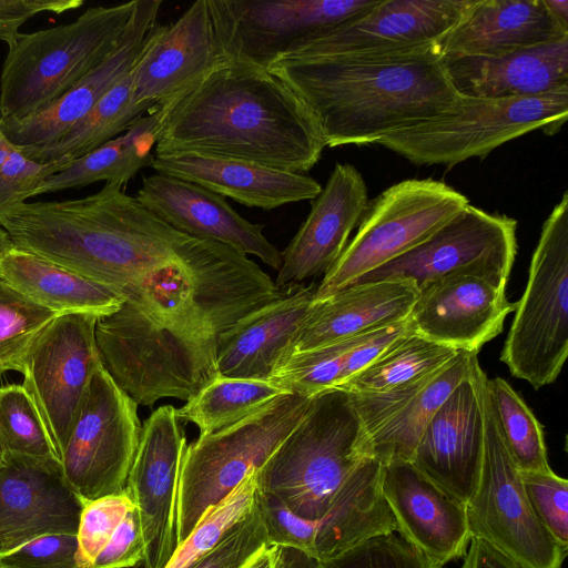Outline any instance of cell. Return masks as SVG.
<instances>
[{
	"label": "cell",
	"mask_w": 568,
	"mask_h": 568,
	"mask_svg": "<svg viewBox=\"0 0 568 568\" xmlns=\"http://www.w3.org/2000/svg\"><path fill=\"white\" fill-rule=\"evenodd\" d=\"M61 163H40L27 158L0 128V224L18 206L36 195L42 182Z\"/></svg>",
	"instance_id": "44"
},
{
	"label": "cell",
	"mask_w": 568,
	"mask_h": 568,
	"mask_svg": "<svg viewBox=\"0 0 568 568\" xmlns=\"http://www.w3.org/2000/svg\"><path fill=\"white\" fill-rule=\"evenodd\" d=\"M368 435L349 393L311 397L294 429L256 471V490L308 520L321 518L366 458Z\"/></svg>",
	"instance_id": "4"
},
{
	"label": "cell",
	"mask_w": 568,
	"mask_h": 568,
	"mask_svg": "<svg viewBox=\"0 0 568 568\" xmlns=\"http://www.w3.org/2000/svg\"><path fill=\"white\" fill-rule=\"evenodd\" d=\"M0 277L59 315L87 313L101 317L124 302L113 288L18 247L2 261Z\"/></svg>",
	"instance_id": "33"
},
{
	"label": "cell",
	"mask_w": 568,
	"mask_h": 568,
	"mask_svg": "<svg viewBox=\"0 0 568 568\" xmlns=\"http://www.w3.org/2000/svg\"><path fill=\"white\" fill-rule=\"evenodd\" d=\"M0 445L4 455L59 460L42 417L22 385L0 387Z\"/></svg>",
	"instance_id": "42"
},
{
	"label": "cell",
	"mask_w": 568,
	"mask_h": 568,
	"mask_svg": "<svg viewBox=\"0 0 568 568\" xmlns=\"http://www.w3.org/2000/svg\"><path fill=\"white\" fill-rule=\"evenodd\" d=\"M382 466L374 457L363 460L331 508L314 520L292 514L256 490L255 503L270 544L297 549L322 561L367 538L396 532L394 517L382 495Z\"/></svg>",
	"instance_id": "15"
},
{
	"label": "cell",
	"mask_w": 568,
	"mask_h": 568,
	"mask_svg": "<svg viewBox=\"0 0 568 568\" xmlns=\"http://www.w3.org/2000/svg\"><path fill=\"white\" fill-rule=\"evenodd\" d=\"M58 315L0 277V374L22 373L32 345Z\"/></svg>",
	"instance_id": "41"
},
{
	"label": "cell",
	"mask_w": 568,
	"mask_h": 568,
	"mask_svg": "<svg viewBox=\"0 0 568 568\" xmlns=\"http://www.w3.org/2000/svg\"><path fill=\"white\" fill-rule=\"evenodd\" d=\"M77 535L51 534L0 558L19 568H79L77 562Z\"/></svg>",
	"instance_id": "48"
},
{
	"label": "cell",
	"mask_w": 568,
	"mask_h": 568,
	"mask_svg": "<svg viewBox=\"0 0 568 568\" xmlns=\"http://www.w3.org/2000/svg\"><path fill=\"white\" fill-rule=\"evenodd\" d=\"M381 489L396 532L419 552L442 566L465 556L471 539L465 505L412 462L383 464Z\"/></svg>",
	"instance_id": "24"
},
{
	"label": "cell",
	"mask_w": 568,
	"mask_h": 568,
	"mask_svg": "<svg viewBox=\"0 0 568 568\" xmlns=\"http://www.w3.org/2000/svg\"><path fill=\"white\" fill-rule=\"evenodd\" d=\"M418 294L412 280L389 278L355 283L312 302L281 359L405 322Z\"/></svg>",
	"instance_id": "27"
},
{
	"label": "cell",
	"mask_w": 568,
	"mask_h": 568,
	"mask_svg": "<svg viewBox=\"0 0 568 568\" xmlns=\"http://www.w3.org/2000/svg\"><path fill=\"white\" fill-rule=\"evenodd\" d=\"M82 0H0V41L8 45L20 34V27L40 13H55L78 9Z\"/></svg>",
	"instance_id": "50"
},
{
	"label": "cell",
	"mask_w": 568,
	"mask_h": 568,
	"mask_svg": "<svg viewBox=\"0 0 568 568\" xmlns=\"http://www.w3.org/2000/svg\"><path fill=\"white\" fill-rule=\"evenodd\" d=\"M133 507L125 491L83 501L77 531L79 568H91L97 556Z\"/></svg>",
	"instance_id": "45"
},
{
	"label": "cell",
	"mask_w": 568,
	"mask_h": 568,
	"mask_svg": "<svg viewBox=\"0 0 568 568\" xmlns=\"http://www.w3.org/2000/svg\"><path fill=\"white\" fill-rule=\"evenodd\" d=\"M256 471L205 514L190 535L179 544L164 568H191L252 509L256 493Z\"/></svg>",
	"instance_id": "43"
},
{
	"label": "cell",
	"mask_w": 568,
	"mask_h": 568,
	"mask_svg": "<svg viewBox=\"0 0 568 568\" xmlns=\"http://www.w3.org/2000/svg\"><path fill=\"white\" fill-rule=\"evenodd\" d=\"M16 247L9 233L0 226V265L4 257Z\"/></svg>",
	"instance_id": "54"
},
{
	"label": "cell",
	"mask_w": 568,
	"mask_h": 568,
	"mask_svg": "<svg viewBox=\"0 0 568 568\" xmlns=\"http://www.w3.org/2000/svg\"><path fill=\"white\" fill-rule=\"evenodd\" d=\"M135 199L179 232L254 255L275 271L281 266V251L264 236V225L248 222L203 186L155 172L142 179Z\"/></svg>",
	"instance_id": "25"
},
{
	"label": "cell",
	"mask_w": 568,
	"mask_h": 568,
	"mask_svg": "<svg viewBox=\"0 0 568 568\" xmlns=\"http://www.w3.org/2000/svg\"><path fill=\"white\" fill-rule=\"evenodd\" d=\"M150 166L156 173L197 184L245 206L266 211L313 200L322 190L315 179L305 174L194 153L153 155Z\"/></svg>",
	"instance_id": "29"
},
{
	"label": "cell",
	"mask_w": 568,
	"mask_h": 568,
	"mask_svg": "<svg viewBox=\"0 0 568 568\" xmlns=\"http://www.w3.org/2000/svg\"><path fill=\"white\" fill-rule=\"evenodd\" d=\"M16 247L72 270L138 304L159 301L186 268L221 265L215 241L179 232L122 187L64 201L26 202L0 224Z\"/></svg>",
	"instance_id": "1"
},
{
	"label": "cell",
	"mask_w": 568,
	"mask_h": 568,
	"mask_svg": "<svg viewBox=\"0 0 568 568\" xmlns=\"http://www.w3.org/2000/svg\"><path fill=\"white\" fill-rule=\"evenodd\" d=\"M383 0H207L223 60L262 70L300 43L361 18Z\"/></svg>",
	"instance_id": "11"
},
{
	"label": "cell",
	"mask_w": 568,
	"mask_h": 568,
	"mask_svg": "<svg viewBox=\"0 0 568 568\" xmlns=\"http://www.w3.org/2000/svg\"><path fill=\"white\" fill-rule=\"evenodd\" d=\"M144 542L133 507L94 559L91 568H131L143 562Z\"/></svg>",
	"instance_id": "49"
},
{
	"label": "cell",
	"mask_w": 568,
	"mask_h": 568,
	"mask_svg": "<svg viewBox=\"0 0 568 568\" xmlns=\"http://www.w3.org/2000/svg\"><path fill=\"white\" fill-rule=\"evenodd\" d=\"M161 0H138L126 28L108 58L59 99L33 114L0 119L6 138L28 155L60 140L134 67L162 6Z\"/></svg>",
	"instance_id": "21"
},
{
	"label": "cell",
	"mask_w": 568,
	"mask_h": 568,
	"mask_svg": "<svg viewBox=\"0 0 568 568\" xmlns=\"http://www.w3.org/2000/svg\"><path fill=\"white\" fill-rule=\"evenodd\" d=\"M468 204L464 194L433 179H408L390 185L368 202L355 236L324 274L312 302L407 253Z\"/></svg>",
	"instance_id": "10"
},
{
	"label": "cell",
	"mask_w": 568,
	"mask_h": 568,
	"mask_svg": "<svg viewBox=\"0 0 568 568\" xmlns=\"http://www.w3.org/2000/svg\"><path fill=\"white\" fill-rule=\"evenodd\" d=\"M550 13L568 28V0H544Z\"/></svg>",
	"instance_id": "53"
},
{
	"label": "cell",
	"mask_w": 568,
	"mask_h": 568,
	"mask_svg": "<svg viewBox=\"0 0 568 568\" xmlns=\"http://www.w3.org/2000/svg\"><path fill=\"white\" fill-rule=\"evenodd\" d=\"M3 460H4V453H3V449H2V447L0 445V466L2 465Z\"/></svg>",
	"instance_id": "56"
},
{
	"label": "cell",
	"mask_w": 568,
	"mask_h": 568,
	"mask_svg": "<svg viewBox=\"0 0 568 568\" xmlns=\"http://www.w3.org/2000/svg\"><path fill=\"white\" fill-rule=\"evenodd\" d=\"M488 395L500 438L514 464L523 471H548L542 426L510 384L488 378Z\"/></svg>",
	"instance_id": "39"
},
{
	"label": "cell",
	"mask_w": 568,
	"mask_h": 568,
	"mask_svg": "<svg viewBox=\"0 0 568 568\" xmlns=\"http://www.w3.org/2000/svg\"><path fill=\"white\" fill-rule=\"evenodd\" d=\"M160 129L158 109L135 120L121 135L98 149L60 165L37 190L36 195L52 193L105 181L122 187L153 160Z\"/></svg>",
	"instance_id": "34"
},
{
	"label": "cell",
	"mask_w": 568,
	"mask_h": 568,
	"mask_svg": "<svg viewBox=\"0 0 568 568\" xmlns=\"http://www.w3.org/2000/svg\"><path fill=\"white\" fill-rule=\"evenodd\" d=\"M465 508L471 537L489 542L527 568H561L568 548L549 534L531 509L519 469L500 438L488 381L483 463Z\"/></svg>",
	"instance_id": "13"
},
{
	"label": "cell",
	"mask_w": 568,
	"mask_h": 568,
	"mask_svg": "<svg viewBox=\"0 0 568 568\" xmlns=\"http://www.w3.org/2000/svg\"><path fill=\"white\" fill-rule=\"evenodd\" d=\"M276 545L266 544L255 551L241 568H275Z\"/></svg>",
	"instance_id": "52"
},
{
	"label": "cell",
	"mask_w": 568,
	"mask_h": 568,
	"mask_svg": "<svg viewBox=\"0 0 568 568\" xmlns=\"http://www.w3.org/2000/svg\"><path fill=\"white\" fill-rule=\"evenodd\" d=\"M94 334L103 368L138 405L187 402L219 376L217 337L160 325L125 300L97 320Z\"/></svg>",
	"instance_id": "6"
},
{
	"label": "cell",
	"mask_w": 568,
	"mask_h": 568,
	"mask_svg": "<svg viewBox=\"0 0 568 568\" xmlns=\"http://www.w3.org/2000/svg\"><path fill=\"white\" fill-rule=\"evenodd\" d=\"M515 307L505 288L475 275L456 274L422 287L407 322L414 333L432 342L478 354L501 333Z\"/></svg>",
	"instance_id": "23"
},
{
	"label": "cell",
	"mask_w": 568,
	"mask_h": 568,
	"mask_svg": "<svg viewBox=\"0 0 568 568\" xmlns=\"http://www.w3.org/2000/svg\"><path fill=\"white\" fill-rule=\"evenodd\" d=\"M413 332L405 322L283 357L268 378L288 393L312 397L338 388L386 347Z\"/></svg>",
	"instance_id": "32"
},
{
	"label": "cell",
	"mask_w": 568,
	"mask_h": 568,
	"mask_svg": "<svg viewBox=\"0 0 568 568\" xmlns=\"http://www.w3.org/2000/svg\"><path fill=\"white\" fill-rule=\"evenodd\" d=\"M477 353L460 351L437 369L426 384L369 436L372 457L382 465L412 462L418 442L442 404L468 375Z\"/></svg>",
	"instance_id": "35"
},
{
	"label": "cell",
	"mask_w": 568,
	"mask_h": 568,
	"mask_svg": "<svg viewBox=\"0 0 568 568\" xmlns=\"http://www.w3.org/2000/svg\"><path fill=\"white\" fill-rule=\"evenodd\" d=\"M568 115V87L527 98L464 97L446 113L390 132L377 144L418 165L455 166L542 128L558 131Z\"/></svg>",
	"instance_id": "7"
},
{
	"label": "cell",
	"mask_w": 568,
	"mask_h": 568,
	"mask_svg": "<svg viewBox=\"0 0 568 568\" xmlns=\"http://www.w3.org/2000/svg\"><path fill=\"white\" fill-rule=\"evenodd\" d=\"M153 155L194 153L305 174L325 142L298 97L268 70L222 60L158 109Z\"/></svg>",
	"instance_id": "2"
},
{
	"label": "cell",
	"mask_w": 568,
	"mask_h": 568,
	"mask_svg": "<svg viewBox=\"0 0 568 568\" xmlns=\"http://www.w3.org/2000/svg\"><path fill=\"white\" fill-rule=\"evenodd\" d=\"M316 286L293 284L264 306L248 313L216 339L217 374L268 381L303 323Z\"/></svg>",
	"instance_id": "28"
},
{
	"label": "cell",
	"mask_w": 568,
	"mask_h": 568,
	"mask_svg": "<svg viewBox=\"0 0 568 568\" xmlns=\"http://www.w3.org/2000/svg\"><path fill=\"white\" fill-rule=\"evenodd\" d=\"M0 568H19V567H16V566H12V565H8L3 561L0 560Z\"/></svg>",
	"instance_id": "55"
},
{
	"label": "cell",
	"mask_w": 568,
	"mask_h": 568,
	"mask_svg": "<svg viewBox=\"0 0 568 568\" xmlns=\"http://www.w3.org/2000/svg\"><path fill=\"white\" fill-rule=\"evenodd\" d=\"M311 397L284 394L243 420L186 445L176 504V541L260 469L305 414Z\"/></svg>",
	"instance_id": "8"
},
{
	"label": "cell",
	"mask_w": 568,
	"mask_h": 568,
	"mask_svg": "<svg viewBox=\"0 0 568 568\" xmlns=\"http://www.w3.org/2000/svg\"><path fill=\"white\" fill-rule=\"evenodd\" d=\"M443 60L464 97L527 98L568 87V37L499 55Z\"/></svg>",
	"instance_id": "31"
},
{
	"label": "cell",
	"mask_w": 568,
	"mask_h": 568,
	"mask_svg": "<svg viewBox=\"0 0 568 568\" xmlns=\"http://www.w3.org/2000/svg\"><path fill=\"white\" fill-rule=\"evenodd\" d=\"M367 186L352 164L336 163L306 220L281 252L275 286L283 288L325 274L345 250L368 204Z\"/></svg>",
	"instance_id": "26"
},
{
	"label": "cell",
	"mask_w": 568,
	"mask_h": 568,
	"mask_svg": "<svg viewBox=\"0 0 568 568\" xmlns=\"http://www.w3.org/2000/svg\"><path fill=\"white\" fill-rule=\"evenodd\" d=\"M487 381L477 356L426 426L412 460L464 505L475 490L483 463Z\"/></svg>",
	"instance_id": "19"
},
{
	"label": "cell",
	"mask_w": 568,
	"mask_h": 568,
	"mask_svg": "<svg viewBox=\"0 0 568 568\" xmlns=\"http://www.w3.org/2000/svg\"><path fill=\"white\" fill-rule=\"evenodd\" d=\"M460 568H527L489 542L471 537Z\"/></svg>",
	"instance_id": "51"
},
{
	"label": "cell",
	"mask_w": 568,
	"mask_h": 568,
	"mask_svg": "<svg viewBox=\"0 0 568 568\" xmlns=\"http://www.w3.org/2000/svg\"><path fill=\"white\" fill-rule=\"evenodd\" d=\"M267 70L305 104L329 148L377 144L463 100L439 47L371 58L278 59Z\"/></svg>",
	"instance_id": "3"
},
{
	"label": "cell",
	"mask_w": 568,
	"mask_h": 568,
	"mask_svg": "<svg viewBox=\"0 0 568 568\" xmlns=\"http://www.w3.org/2000/svg\"><path fill=\"white\" fill-rule=\"evenodd\" d=\"M568 37L544 0H474L439 43L443 58L491 57Z\"/></svg>",
	"instance_id": "30"
},
{
	"label": "cell",
	"mask_w": 568,
	"mask_h": 568,
	"mask_svg": "<svg viewBox=\"0 0 568 568\" xmlns=\"http://www.w3.org/2000/svg\"><path fill=\"white\" fill-rule=\"evenodd\" d=\"M516 231L515 219L469 203L423 243L355 283L405 278L420 290L435 280L467 274L506 290L517 254Z\"/></svg>",
	"instance_id": "14"
},
{
	"label": "cell",
	"mask_w": 568,
	"mask_h": 568,
	"mask_svg": "<svg viewBox=\"0 0 568 568\" xmlns=\"http://www.w3.org/2000/svg\"><path fill=\"white\" fill-rule=\"evenodd\" d=\"M83 500L59 460L4 455L0 466V558L36 538L77 535Z\"/></svg>",
	"instance_id": "20"
},
{
	"label": "cell",
	"mask_w": 568,
	"mask_h": 568,
	"mask_svg": "<svg viewBox=\"0 0 568 568\" xmlns=\"http://www.w3.org/2000/svg\"><path fill=\"white\" fill-rule=\"evenodd\" d=\"M568 355V193L542 224L528 281L500 353L511 375L538 389L552 384Z\"/></svg>",
	"instance_id": "9"
},
{
	"label": "cell",
	"mask_w": 568,
	"mask_h": 568,
	"mask_svg": "<svg viewBox=\"0 0 568 568\" xmlns=\"http://www.w3.org/2000/svg\"><path fill=\"white\" fill-rule=\"evenodd\" d=\"M473 2L383 0L361 18L300 43L280 59L371 58L439 47Z\"/></svg>",
	"instance_id": "17"
},
{
	"label": "cell",
	"mask_w": 568,
	"mask_h": 568,
	"mask_svg": "<svg viewBox=\"0 0 568 568\" xmlns=\"http://www.w3.org/2000/svg\"><path fill=\"white\" fill-rule=\"evenodd\" d=\"M141 428L138 404L101 365L59 457L65 481L83 501L124 491Z\"/></svg>",
	"instance_id": "12"
},
{
	"label": "cell",
	"mask_w": 568,
	"mask_h": 568,
	"mask_svg": "<svg viewBox=\"0 0 568 568\" xmlns=\"http://www.w3.org/2000/svg\"><path fill=\"white\" fill-rule=\"evenodd\" d=\"M459 352L409 332L338 388L354 395L388 392L434 373Z\"/></svg>",
	"instance_id": "37"
},
{
	"label": "cell",
	"mask_w": 568,
	"mask_h": 568,
	"mask_svg": "<svg viewBox=\"0 0 568 568\" xmlns=\"http://www.w3.org/2000/svg\"><path fill=\"white\" fill-rule=\"evenodd\" d=\"M266 544H270L267 531L254 497L251 511L191 568H241Z\"/></svg>",
	"instance_id": "47"
},
{
	"label": "cell",
	"mask_w": 568,
	"mask_h": 568,
	"mask_svg": "<svg viewBox=\"0 0 568 568\" xmlns=\"http://www.w3.org/2000/svg\"><path fill=\"white\" fill-rule=\"evenodd\" d=\"M222 60L207 0H197L174 22L153 27L132 69L133 99L159 109Z\"/></svg>",
	"instance_id": "22"
},
{
	"label": "cell",
	"mask_w": 568,
	"mask_h": 568,
	"mask_svg": "<svg viewBox=\"0 0 568 568\" xmlns=\"http://www.w3.org/2000/svg\"><path fill=\"white\" fill-rule=\"evenodd\" d=\"M138 0L87 9L74 21L20 33L0 74V119L27 118L68 92L118 45Z\"/></svg>",
	"instance_id": "5"
},
{
	"label": "cell",
	"mask_w": 568,
	"mask_h": 568,
	"mask_svg": "<svg viewBox=\"0 0 568 568\" xmlns=\"http://www.w3.org/2000/svg\"><path fill=\"white\" fill-rule=\"evenodd\" d=\"M534 514L549 534L568 548V480L548 471L519 470Z\"/></svg>",
	"instance_id": "46"
},
{
	"label": "cell",
	"mask_w": 568,
	"mask_h": 568,
	"mask_svg": "<svg viewBox=\"0 0 568 568\" xmlns=\"http://www.w3.org/2000/svg\"><path fill=\"white\" fill-rule=\"evenodd\" d=\"M185 447L176 408L159 406L142 425L124 489L138 511L144 568H164L178 548L176 504Z\"/></svg>",
	"instance_id": "18"
},
{
	"label": "cell",
	"mask_w": 568,
	"mask_h": 568,
	"mask_svg": "<svg viewBox=\"0 0 568 568\" xmlns=\"http://www.w3.org/2000/svg\"><path fill=\"white\" fill-rule=\"evenodd\" d=\"M95 315H58L32 345L22 386L37 406L60 457L94 372L102 365ZM60 460V459H59Z\"/></svg>",
	"instance_id": "16"
},
{
	"label": "cell",
	"mask_w": 568,
	"mask_h": 568,
	"mask_svg": "<svg viewBox=\"0 0 568 568\" xmlns=\"http://www.w3.org/2000/svg\"><path fill=\"white\" fill-rule=\"evenodd\" d=\"M156 108L133 99L132 70L54 144L26 155L40 163H68L98 149Z\"/></svg>",
	"instance_id": "36"
},
{
	"label": "cell",
	"mask_w": 568,
	"mask_h": 568,
	"mask_svg": "<svg viewBox=\"0 0 568 568\" xmlns=\"http://www.w3.org/2000/svg\"><path fill=\"white\" fill-rule=\"evenodd\" d=\"M288 392L270 381L217 376L184 406L176 408L181 420L195 424L199 436L230 427Z\"/></svg>",
	"instance_id": "38"
},
{
	"label": "cell",
	"mask_w": 568,
	"mask_h": 568,
	"mask_svg": "<svg viewBox=\"0 0 568 568\" xmlns=\"http://www.w3.org/2000/svg\"><path fill=\"white\" fill-rule=\"evenodd\" d=\"M276 547L275 568H445L396 532L367 538L322 561L294 548Z\"/></svg>",
	"instance_id": "40"
}]
</instances>
